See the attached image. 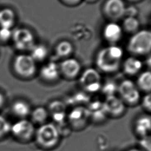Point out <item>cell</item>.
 <instances>
[{
  "mask_svg": "<svg viewBox=\"0 0 151 151\" xmlns=\"http://www.w3.org/2000/svg\"><path fill=\"white\" fill-rule=\"evenodd\" d=\"M79 83L86 93H95L100 91L102 85L100 72L92 67L86 68L79 76Z\"/></svg>",
  "mask_w": 151,
  "mask_h": 151,
  "instance_id": "6",
  "label": "cell"
},
{
  "mask_svg": "<svg viewBox=\"0 0 151 151\" xmlns=\"http://www.w3.org/2000/svg\"><path fill=\"white\" fill-rule=\"evenodd\" d=\"M151 129L150 117L149 115H143L138 117L134 124L135 133L140 138L150 135Z\"/></svg>",
  "mask_w": 151,
  "mask_h": 151,
  "instance_id": "17",
  "label": "cell"
},
{
  "mask_svg": "<svg viewBox=\"0 0 151 151\" xmlns=\"http://www.w3.org/2000/svg\"><path fill=\"white\" fill-rule=\"evenodd\" d=\"M11 111L15 116L21 119H26L31 111L29 104L25 100L18 99L15 100L11 104Z\"/></svg>",
  "mask_w": 151,
  "mask_h": 151,
  "instance_id": "18",
  "label": "cell"
},
{
  "mask_svg": "<svg viewBox=\"0 0 151 151\" xmlns=\"http://www.w3.org/2000/svg\"><path fill=\"white\" fill-rule=\"evenodd\" d=\"M60 1L65 5L70 6H76L82 1V0H60Z\"/></svg>",
  "mask_w": 151,
  "mask_h": 151,
  "instance_id": "31",
  "label": "cell"
},
{
  "mask_svg": "<svg viewBox=\"0 0 151 151\" xmlns=\"http://www.w3.org/2000/svg\"><path fill=\"white\" fill-rule=\"evenodd\" d=\"M123 54V50L117 44L109 45L100 49L95 57L97 70L104 73L117 71L122 65Z\"/></svg>",
  "mask_w": 151,
  "mask_h": 151,
  "instance_id": "1",
  "label": "cell"
},
{
  "mask_svg": "<svg viewBox=\"0 0 151 151\" xmlns=\"http://www.w3.org/2000/svg\"><path fill=\"white\" fill-rule=\"evenodd\" d=\"M29 115L31 116L30 120L34 124H38L40 126L47 123L49 113L47 109L42 106H38L31 110Z\"/></svg>",
  "mask_w": 151,
  "mask_h": 151,
  "instance_id": "23",
  "label": "cell"
},
{
  "mask_svg": "<svg viewBox=\"0 0 151 151\" xmlns=\"http://www.w3.org/2000/svg\"><path fill=\"white\" fill-rule=\"evenodd\" d=\"M13 68L18 76L24 78H32L37 72V63L26 53H20L15 57Z\"/></svg>",
  "mask_w": 151,
  "mask_h": 151,
  "instance_id": "4",
  "label": "cell"
},
{
  "mask_svg": "<svg viewBox=\"0 0 151 151\" xmlns=\"http://www.w3.org/2000/svg\"><path fill=\"white\" fill-rule=\"evenodd\" d=\"M35 130L34 124L30 120L21 119L11 124L10 133L18 140L27 142L34 138Z\"/></svg>",
  "mask_w": 151,
  "mask_h": 151,
  "instance_id": "8",
  "label": "cell"
},
{
  "mask_svg": "<svg viewBox=\"0 0 151 151\" xmlns=\"http://www.w3.org/2000/svg\"><path fill=\"white\" fill-rule=\"evenodd\" d=\"M86 1L88 3H94V2H96L97 0H86Z\"/></svg>",
  "mask_w": 151,
  "mask_h": 151,
  "instance_id": "35",
  "label": "cell"
},
{
  "mask_svg": "<svg viewBox=\"0 0 151 151\" xmlns=\"http://www.w3.org/2000/svg\"><path fill=\"white\" fill-rule=\"evenodd\" d=\"M11 124L5 117L0 114V139L10 133Z\"/></svg>",
  "mask_w": 151,
  "mask_h": 151,
  "instance_id": "27",
  "label": "cell"
},
{
  "mask_svg": "<svg viewBox=\"0 0 151 151\" xmlns=\"http://www.w3.org/2000/svg\"><path fill=\"white\" fill-rule=\"evenodd\" d=\"M29 51V54L36 63L44 61L48 55L47 47L41 43H35Z\"/></svg>",
  "mask_w": 151,
  "mask_h": 151,
  "instance_id": "22",
  "label": "cell"
},
{
  "mask_svg": "<svg viewBox=\"0 0 151 151\" xmlns=\"http://www.w3.org/2000/svg\"><path fill=\"white\" fill-rule=\"evenodd\" d=\"M47 110L55 122V124L67 121L66 104L64 102L58 100H53L49 104Z\"/></svg>",
  "mask_w": 151,
  "mask_h": 151,
  "instance_id": "15",
  "label": "cell"
},
{
  "mask_svg": "<svg viewBox=\"0 0 151 151\" xmlns=\"http://www.w3.org/2000/svg\"><path fill=\"white\" fill-rule=\"evenodd\" d=\"M34 138L41 148L51 149L58 144L61 136L54 123H45L35 130Z\"/></svg>",
  "mask_w": 151,
  "mask_h": 151,
  "instance_id": "3",
  "label": "cell"
},
{
  "mask_svg": "<svg viewBox=\"0 0 151 151\" xmlns=\"http://www.w3.org/2000/svg\"><path fill=\"white\" fill-rule=\"evenodd\" d=\"M142 67V61L137 57L133 55L126 58L122 63L123 72L129 76H134L139 74Z\"/></svg>",
  "mask_w": 151,
  "mask_h": 151,
  "instance_id": "16",
  "label": "cell"
},
{
  "mask_svg": "<svg viewBox=\"0 0 151 151\" xmlns=\"http://www.w3.org/2000/svg\"><path fill=\"white\" fill-rule=\"evenodd\" d=\"M12 33V29L0 27V41L2 42H6L11 40Z\"/></svg>",
  "mask_w": 151,
  "mask_h": 151,
  "instance_id": "29",
  "label": "cell"
},
{
  "mask_svg": "<svg viewBox=\"0 0 151 151\" xmlns=\"http://www.w3.org/2000/svg\"><path fill=\"white\" fill-rule=\"evenodd\" d=\"M126 8L124 0H106L103 4L102 12L110 21L116 22L125 17Z\"/></svg>",
  "mask_w": 151,
  "mask_h": 151,
  "instance_id": "10",
  "label": "cell"
},
{
  "mask_svg": "<svg viewBox=\"0 0 151 151\" xmlns=\"http://www.w3.org/2000/svg\"><path fill=\"white\" fill-rule=\"evenodd\" d=\"M146 65H147L148 67H150V65H151V59H150V55H149L147 56V58L146 59Z\"/></svg>",
  "mask_w": 151,
  "mask_h": 151,
  "instance_id": "33",
  "label": "cell"
},
{
  "mask_svg": "<svg viewBox=\"0 0 151 151\" xmlns=\"http://www.w3.org/2000/svg\"><path fill=\"white\" fill-rule=\"evenodd\" d=\"M142 106L146 111L150 113L151 111V96L150 93H146L140 99Z\"/></svg>",
  "mask_w": 151,
  "mask_h": 151,
  "instance_id": "30",
  "label": "cell"
},
{
  "mask_svg": "<svg viewBox=\"0 0 151 151\" xmlns=\"http://www.w3.org/2000/svg\"><path fill=\"white\" fill-rule=\"evenodd\" d=\"M139 145L142 151H150L151 150V140L150 136H147L140 138Z\"/></svg>",
  "mask_w": 151,
  "mask_h": 151,
  "instance_id": "28",
  "label": "cell"
},
{
  "mask_svg": "<svg viewBox=\"0 0 151 151\" xmlns=\"http://www.w3.org/2000/svg\"><path fill=\"white\" fill-rule=\"evenodd\" d=\"M117 87L118 84L116 82L112 80H108L101 85L100 91L105 97H108L116 95V93L117 92Z\"/></svg>",
  "mask_w": 151,
  "mask_h": 151,
  "instance_id": "26",
  "label": "cell"
},
{
  "mask_svg": "<svg viewBox=\"0 0 151 151\" xmlns=\"http://www.w3.org/2000/svg\"><path fill=\"white\" fill-rule=\"evenodd\" d=\"M90 120V113L86 106H75L67 115V121L71 129L84 128Z\"/></svg>",
  "mask_w": 151,
  "mask_h": 151,
  "instance_id": "9",
  "label": "cell"
},
{
  "mask_svg": "<svg viewBox=\"0 0 151 151\" xmlns=\"http://www.w3.org/2000/svg\"><path fill=\"white\" fill-rule=\"evenodd\" d=\"M11 40L14 47L19 51H29L35 42L33 32L26 27H18L12 29Z\"/></svg>",
  "mask_w": 151,
  "mask_h": 151,
  "instance_id": "5",
  "label": "cell"
},
{
  "mask_svg": "<svg viewBox=\"0 0 151 151\" xmlns=\"http://www.w3.org/2000/svg\"><path fill=\"white\" fill-rule=\"evenodd\" d=\"M121 27L123 31L132 35L139 30L140 22L135 17H124Z\"/></svg>",
  "mask_w": 151,
  "mask_h": 151,
  "instance_id": "24",
  "label": "cell"
},
{
  "mask_svg": "<svg viewBox=\"0 0 151 151\" xmlns=\"http://www.w3.org/2000/svg\"><path fill=\"white\" fill-rule=\"evenodd\" d=\"M70 103L75 104L76 106H83V104L88 103L90 101V97L86 92H78L70 96L68 99Z\"/></svg>",
  "mask_w": 151,
  "mask_h": 151,
  "instance_id": "25",
  "label": "cell"
},
{
  "mask_svg": "<svg viewBox=\"0 0 151 151\" xmlns=\"http://www.w3.org/2000/svg\"><path fill=\"white\" fill-rule=\"evenodd\" d=\"M16 21V14L14 11L9 8L0 9V27L12 29Z\"/></svg>",
  "mask_w": 151,
  "mask_h": 151,
  "instance_id": "20",
  "label": "cell"
},
{
  "mask_svg": "<svg viewBox=\"0 0 151 151\" xmlns=\"http://www.w3.org/2000/svg\"><path fill=\"white\" fill-rule=\"evenodd\" d=\"M5 103V97L4 94L0 91V109L4 106Z\"/></svg>",
  "mask_w": 151,
  "mask_h": 151,
  "instance_id": "32",
  "label": "cell"
},
{
  "mask_svg": "<svg viewBox=\"0 0 151 151\" xmlns=\"http://www.w3.org/2000/svg\"><path fill=\"white\" fill-rule=\"evenodd\" d=\"M127 151H142L141 149H137V148H132V149H129Z\"/></svg>",
  "mask_w": 151,
  "mask_h": 151,
  "instance_id": "34",
  "label": "cell"
},
{
  "mask_svg": "<svg viewBox=\"0 0 151 151\" xmlns=\"http://www.w3.org/2000/svg\"><path fill=\"white\" fill-rule=\"evenodd\" d=\"M39 76L44 81H56L61 76L58 64L54 61H50L45 63L39 70Z\"/></svg>",
  "mask_w": 151,
  "mask_h": 151,
  "instance_id": "14",
  "label": "cell"
},
{
  "mask_svg": "<svg viewBox=\"0 0 151 151\" xmlns=\"http://www.w3.org/2000/svg\"><path fill=\"white\" fill-rule=\"evenodd\" d=\"M58 65L60 75L68 80L77 78L81 72V65L80 61L73 57H70L63 60Z\"/></svg>",
  "mask_w": 151,
  "mask_h": 151,
  "instance_id": "11",
  "label": "cell"
},
{
  "mask_svg": "<svg viewBox=\"0 0 151 151\" xmlns=\"http://www.w3.org/2000/svg\"><path fill=\"white\" fill-rule=\"evenodd\" d=\"M117 93L126 105H136L142 98L135 83L130 79H124L118 84Z\"/></svg>",
  "mask_w": 151,
  "mask_h": 151,
  "instance_id": "7",
  "label": "cell"
},
{
  "mask_svg": "<svg viewBox=\"0 0 151 151\" xmlns=\"http://www.w3.org/2000/svg\"><path fill=\"white\" fill-rule=\"evenodd\" d=\"M127 1L129 2H139L141 0H127Z\"/></svg>",
  "mask_w": 151,
  "mask_h": 151,
  "instance_id": "36",
  "label": "cell"
},
{
  "mask_svg": "<svg viewBox=\"0 0 151 151\" xmlns=\"http://www.w3.org/2000/svg\"><path fill=\"white\" fill-rule=\"evenodd\" d=\"M123 31L120 25L116 22L110 21L103 27L102 35L103 38L110 45H116L120 41Z\"/></svg>",
  "mask_w": 151,
  "mask_h": 151,
  "instance_id": "13",
  "label": "cell"
},
{
  "mask_svg": "<svg viewBox=\"0 0 151 151\" xmlns=\"http://www.w3.org/2000/svg\"><path fill=\"white\" fill-rule=\"evenodd\" d=\"M103 103L107 116L112 117H119L122 116L126 110V105L116 95L106 97Z\"/></svg>",
  "mask_w": 151,
  "mask_h": 151,
  "instance_id": "12",
  "label": "cell"
},
{
  "mask_svg": "<svg viewBox=\"0 0 151 151\" xmlns=\"http://www.w3.org/2000/svg\"><path fill=\"white\" fill-rule=\"evenodd\" d=\"M135 84L140 91L150 93L151 90V73L150 70L140 73L137 76Z\"/></svg>",
  "mask_w": 151,
  "mask_h": 151,
  "instance_id": "21",
  "label": "cell"
},
{
  "mask_svg": "<svg viewBox=\"0 0 151 151\" xmlns=\"http://www.w3.org/2000/svg\"><path fill=\"white\" fill-rule=\"evenodd\" d=\"M127 50L133 56H145L149 55L151 50V32L143 29L132 35L128 40Z\"/></svg>",
  "mask_w": 151,
  "mask_h": 151,
  "instance_id": "2",
  "label": "cell"
},
{
  "mask_svg": "<svg viewBox=\"0 0 151 151\" xmlns=\"http://www.w3.org/2000/svg\"><path fill=\"white\" fill-rule=\"evenodd\" d=\"M74 51L73 44L68 40L58 42L54 48V54L57 58L65 59L70 57Z\"/></svg>",
  "mask_w": 151,
  "mask_h": 151,
  "instance_id": "19",
  "label": "cell"
}]
</instances>
